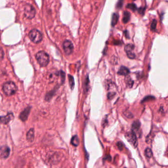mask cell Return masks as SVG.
<instances>
[{"label": "cell", "mask_w": 168, "mask_h": 168, "mask_svg": "<svg viewBox=\"0 0 168 168\" xmlns=\"http://www.w3.org/2000/svg\"><path fill=\"white\" fill-rule=\"evenodd\" d=\"M124 114H125V116L129 119H132V117H133V115L130 112H125Z\"/></svg>", "instance_id": "obj_27"}, {"label": "cell", "mask_w": 168, "mask_h": 168, "mask_svg": "<svg viewBox=\"0 0 168 168\" xmlns=\"http://www.w3.org/2000/svg\"><path fill=\"white\" fill-rule=\"evenodd\" d=\"M36 14V10L33 5L26 4L24 6V15L28 19H32Z\"/></svg>", "instance_id": "obj_4"}, {"label": "cell", "mask_w": 168, "mask_h": 168, "mask_svg": "<svg viewBox=\"0 0 168 168\" xmlns=\"http://www.w3.org/2000/svg\"><path fill=\"white\" fill-rule=\"evenodd\" d=\"M130 73V70L128 68L124 66H121L119 69L117 74L121 75H127Z\"/></svg>", "instance_id": "obj_12"}, {"label": "cell", "mask_w": 168, "mask_h": 168, "mask_svg": "<svg viewBox=\"0 0 168 168\" xmlns=\"http://www.w3.org/2000/svg\"><path fill=\"white\" fill-rule=\"evenodd\" d=\"M123 1H119L117 2V4H116V8L118 9H120L123 6Z\"/></svg>", "instance_id": "obj_23"}, {"label": "cell", "mask_w": 168, "mask_h": 168, "mask_svg": "<svg viewBox=\"0 0 168 168\" xmlns=\"http://www.w3.org/2000/svg\"><path fill=\"white\" fill-rule=\"evenodd\" d=\"M145 8L144 7H141L138 9V12H139L140 14H141L143 15L144 14V12H145Z\"/></svg>", "instance_id": "obj_22"}, {"label": "cell", "mask_w": 168, "mask_h": 168, "mask_svg": "<svg viewBox=\"0 0 168 168\" xmlns=\"http://www.w3.org/2000/svg\"><path fill=\"white\" fill-rule=\"evenodd\" d=\"M3 90L4 93L6 95L9 96L14 95L16 92L17 88L14 82H9L5 83L3 85Z\"/></svg>", "instance_id": "obj_2"}, {"label": "cell", "mask_w": 168, "mask_h": 168, "mask_svg": "<svg viewBox=\"0 0 168 168\" xmlns=\"http://www.w3.org/2000/svg\"><path fill=\"white\" fill-rule=\"evenodd\" d=\"M135 46L134 45L131 44V43H128L127 45H126L125 46V52H126L127 55L129 58L133 59L136 57V55L134 52H133L134 50Z\"/></svg>", "instance_id": "obj_7"}, {"label": "cell", "mask_w": 168, "mask_h": 168, "mask_svg": "<svg viewBox=\"0 0 168 168\" xmlns=\"http://www.w3.org/2000/svg\"><path fill=\"white\" fill-rule=\"evenodd\" d=\"M68 78H69V84H70V86L71 90H73L75 86L74 77L72 75H68Z\"/></svg>", "instance_id": "obj_17"}, {"label": "cell", "mask_w": 168, "mask_h": 168, "mask_svg": "<svg viewBox=\"0 0 168 168\" xmlns=\"http://www.w3.org/2000/svg\"><path fill=\"white\" fill-rule=\"evenodd\" d=\"M119 19V15L117 13H113L111 18V24L112 26H115L117 24Z\"/></svg>", "instance_id": "obj_13"}, {"label": "cell", "mask_w": 168, "mask_h": 168, "mask_svg": "<svg viewBox=\"0 0 168 168\" xmlns=\"http://www.w3.org/2000/svg\"><path fill=\"white\" fill-rule=\"evenodd\" d=\"M154 99H155V98L152 96H148L145 98H144V99L143 100V101L141 102L144 103V102H147V101H149V100H152Z\"/></svg>", "instance_id": "obj_21"}, {"label": "cell", "mask_w": 168, "mask_h": 168, "mask_svg": "<svg viewBox=\"0 0 168 168\" xmlns=\"http://www.w3.org/2000/svg\"><path fill=\"white\" fill-rule=\"evenodd\" d=\"M10 150L7 146H3L0 148V157L2 158L6 159L9 156Z\"/></svg>", "instance_id": "obj_8"}, {"label": "cell", "mask_w": 168, "mask_h": 168, "mask_svg": "<svg viewBox=\"0 0 168 168\" xmlns=\"http://www.w3.org/2000/svg\"><path fill=\"white\" fill-rule=\"evenodd\" d=\"M141 127V123L138 120L134 121L132 124V131L135 132V131H137Z\"/></svg>", "instance_id": "obj_15"}, {"label": "cell", "mask_w": 168, "mask_h": 168, "mask_svg": "<svg viewBox=\"0 0 168 168\" xmlns=\"http://www.w3.org/2000/svg\"><path fill=\"white\" fill-rule=\"evenodd\" d=\"M124 33V34H125V37H126V38H130V37H129V32L127 30L125 31Z\"/></svg>", "instance_id": "obj_29"}, {"label": "cell", "mask_w": 168, "mask_h": 168, "mask_svg": "<svg viewBox=\"0 0 168 168\" xmlns=\"http://www.w3.org/2000/svg\"><path fill=\"white\" fill-rule=\"evenodd\" d=\"M63 47L66 55H71L74 51V45L70 40H67L64 41L63 43Z\"/></svg>", "instance_id": "obj_5"}, {"label": "cell", "mask_w": 168, "mask_h": 168, "mask_svg": "<svg viewBox=\"0 0 168 168\" xmlns=\"http://www.w3.org/2000/svg\"><path fill=\"white\" fill-rule=\"evenodd\" d=\"M31 109V108L30 107H28L25 108L24 111H22L21 113L20 114V115H19V119H20L21 121L24 122L27 120L30 112Z\"/></svg>", "instance_id": "obj_10"}, {"label": "cell", "mask_w": 168, "mask_h": 168, "mask_svg": "<svg viewBox=\"0 0 168 168\" xmlns=\"http://www.w3.org/2000/svg\"><path fill=\"white\" fill-rule=\"evenodd\" d=\"M126 8H128L129 9H131L133 12H135L137 9V6L135 5L134 3H129L128 4L126 5Z\"/></svg>", "instance_id": "obj_18"}, {"label": "cell", "mask_w": 168, "mask_h": 168, "mask_svg": "<svg viewBox=\"0 0 168 168\" xmlns=\"http://www.w3.org/2000/svg\"><path fill=\"white\" fill-rule=\"evenodd\" d=\"M29 37L31 41L34 43H39L42 40V34L37 29H33L31 31L29 34Z\"/></svg>", "instance_id": "obj_3"}, {"label": "cell", "mask_w": 168, "mask_h": 168, "mask_svg": "<svg viewBox=\"0 0 168 168\" xmlns=\"http://www.w3.org/2000/svg\"><path fill=\"white\" fill-rule=\"evenodd\" d=\"M13 119V113H9L5 116H0V122L4 124H7Z\"/></svg>", "instance_id": "obj_9"}, {"label": "cell", "mask_w": 168, "mask_h": 168, "mask_svg": "<svg viewBox=\"0 0 168 168\" xmlns=\"http://www.w3.org/2000/svg\"><path fill=\"white\" fill-rule=\"evenodd\" d=\"M131 14L129 12L127 11H125L123 13V22L124 24L127 23L130 20Z\"/></svg>", "instance_id": "obj_14"}, {"label": "cell", "mask_w": 168, "mask_h": 168, "mask_svg": "<svg viewBox=\"0 0 168 168\" xmlns=\"http://www.w3.org/2000/svg\"><path fill=\"white\" fill-rule=\"evenodd\" d=\"M127 84H128V86L130 88H131L133 86L134 84V81L133 80H132L131 79H129L128 81Z\"/></svg>", "instance_id": "obj_25"}, {"label": "cell", "mask_w": 168, "mask_h": 168, "mask_svg": "<svg viewBox=\"0 0 168 168\" xmlns=\"http://www.w3.org/2000/svg\"><path fill=\"white\" fill-rule=\"evenodd\" d=\"M117 147L119 148L120 150H122L123 148L124 145L123 143H121L120 141H119L117 143Z\"/></svg>", "instance_id": "obj_24"}, {"label": "cell", "mask_w": 168, "mask_h": 168, "mask_svg": "<svg viewBox=\"0 0 168 168\" xmlns=\"http://www.w3.org/2000/svg\"><path fill=\"white\" fill-rule=\"evenodd\" d=\"M144 154H145V156L148 158H151L152 156V150L149 148H147L145 149Z\"/></svg>", "instance_id": "obj_19"}, {"label": "cell", "mask_w": 168, "mask_h": 168, "mask_svg": "<svg viewBox=\"0 0 168 168\" xmlns=\"http://www.w3.org/2000/svg\"><path fill=\"white\" fill-rule=\"evenodd\" d=\"M115 95V93H109L108 94V99H111L114 97V96Z\"/></svg>", "instance_id": "obj_28"}, {"label": "cell", "mask_w": 168, "mask_h": 168, "mask_svg": "<svg viewBox=\"0 0 168 168\" xmlns=\"http://www.w3.org/2000/svg\"><path fill=\"white\" fill-rule=\"evenodd\" d=\"M36 58L38 64L42 67H46L49 62V56L45 51H41L37 53Z\"/></svg>", "instance_id": "obj_1"}, {"label": "cell", "mask_w": 168, "mask_h": 168, "mask_svg": "<svg viewBox=\"0 0 168 168\" xmlns=\"http://www.w3.org/2000/svg\"><path fill=\"white\" fill-rule=\"evenodd\" d=\"M4 56V52L3 49L0 47V61L3 59Z\"/></svg>", "instance_id": "obj_26"}, {"label": "cell", "mask_w": 168, "mask_h": 168, "mask_svg": "<svg viewBox=\"0 0 168 168\" xmlns=\"http://www.w3.org/2000/svg\"><path fill=\"white\" fill-rule=\"evenodd\" d=\"M35 131L33 128H31L27 133L26 138L29 142H33L34 140Z\"/></svg>", "instance_id": "obj_11"}, {"label": "cell", "mask_w": 168, "mask_h": 168, "mask_svg": "<svg viewBox=\"0 0 168 168\" xmlns=\"http://www.w3.org/2000/svg\"><path fill=\"white\" fill-rule=\"evenodd\" d=\"M126 138L128 141L131 143L135 148L137 147V137L136 134L134 131H131L128 133L126 135Z\"/></svg>", "instance_id": "obj_6"}, {"label": "cell", "mask_w": 168, "mask_h": 168, "mask_svg": "<svg viewBox=\"0 0 168 168\" xmlns=\"http://www.w3.org/2000/svg\"><path fill=\"white\" fill-rule=\"evenodd\" d=\"M157 20L156 19H153V20L152 22V24H151V30L152 31L155 30L156 28Z\"/></svg>", "instance_id": "obj_20"}, {"label": "cell", "mask_w": 168, "mask_h": 168, "mask_svg": "<svg viewBox=\"0 0 168 168\" xmlns=\"http://www.w3.org/2000/svg\"><path fill=\"white\" fill-rule=\"evenodd\" d=\"M79 141L78 136H75L71 140V144L75 147H77L79 144Z\"/></svg>", "instance_id": "obj_16"}]
</instances>
